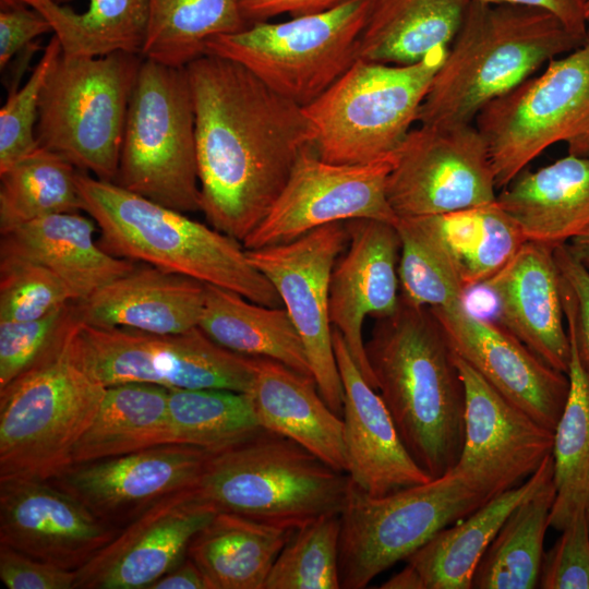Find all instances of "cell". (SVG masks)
Listing matches in <instances>:
<instances>
[{
    "instance_id": "obj_1",
    "label": "cell",
    "mask_w": 589,
    "mask_h": 589,
    "mask_svg": "<svg viewBox=\"0 0 589 589\" xmlns=\"http://www.w3.org/2000/svg\"><path fill=\"white\" fill-rule=\"evenodd\" d=\"M195 121L201 211L241 243L263 221L300 156L313 148L302 107L241 64L205 53L185 68Z\"/></svg>"
},
{
    "instance_id": "obj_2",
    "label": "cell",
    "mask_w": 589,
    "mask_h": 589,
    "mask_svg": "<svg viewBox=\"0 0 589 589\" xmlns=\"http://www.w3.org/2000/svg\"><path fill=\"white\" fill-rule=\"evenodd\" d=\"M365 352L377 392L410 456L432 479L450 471L465 441V385L447 335L428 306L400 298L375 318Z\"/></svg>"
},
{
    "instance_id": "obj_3",
    "label": "cell",
    "mask_w": 589,
    "mask_h": 589,
    "mask_svg": "<svg viewBox=\"0 0 589 589\" xmlns=\"http://www.w3.org/2000/svg\"><path fill=\"white\" fill-rule=\"evenodd\" d=\"M586 44L554 14L470 1L420 107L418 124L473 123L480 110Z\"/></svg>"
},
{
    "instance_id": "obj_4",
    "label": "cell",
    "mask_w": 589,
    "mask_h": 589,
    "mask_svg": "<svg viewBox=\"0 0 589 589\" xmlns=\"http://www.w3.org/2000/svg\"><path fill=\"white\" fill-rule=\"evenodd\" d=\"M77 187L83 212L96 221L99 244L108 253L235 291L259 304L283 305L237 239L87 172L79 171Z\"/></svg>"
},
{
    "instance_id": "obj_5",
    "label": "cell",
    "mask_w": 589,
    "mask_h": 589,
    "mask_svg": "<svg viewBox=\"0 0 589 589\" xmlns=\"http://www.w3.org/2000/svg\"><path fill=\"white\" fill-rule=\"evenodd\" d=\"M351 480L292 440L268 430L211 450L191 488L216 513L298 528L340 514Z\"/></svg>"
},
{
    "instance_id": "obj_6",
    "label": "cell",
    "mask_w": 589,
    "mask_h": 589,
    "mask_svg": "<svg viewBox=\"0 0 589 589\" xmlns=\"http://www.w3.org/2000/svg\"><path fill=\"white\" fill-rule=\"evenodd\" d=\"M447 48L410 64L359 59L317 99L302 107L313 151L333 164L393 157L412 125Z\"/></svg>"
},
{
    "instance_id": "obj_7",
    "label": "cell",
    "mask_w": 589,
    "mask_h": 589,
    "mask_svg": "<svg viewBox=\"0 0 589 589\" xmlns=\"http://www.w3.org/2000/svg\"><path fill=\"white\" fill-rule=\"evenodd\" d=\"M143 57L59 55L39 98L36 137L80 171L113 182L130 98Z\"/></svg>"
},
{
    "instance_id": "obj_8",
    "label": "cell",
    "mask_w": 589,
    "mask_h": 589,
    "mask_svg": "<svg viewBox=\"0 0 589 589\" xmlns=\"http://www.w3.org/2000/svg\"><path fill=\"white\" fill-rule=\"evenodd\" d=\"M113 182L185 214L201 211L194 107L184 68L143 58Z\"/></svg>"
},
{
    "instance_id": "obj_9",
    "label": "cell",
    "mask_w": 589,
    "mask_h": 589,
    "mask_svg": "<svg viewBox=\"0 0 589 589\" xmlns=\"http://www.w3.org/2000/svg\"><path fill=\"white\" fill-rule=\"evenodd\" d=\"M70 336L0 389V479L49 480L60 473L99 408L106 387L72 359Z\"/></svg>"
},
{
    "instance_id": "obj_10",
    "label": "cell",
    "mask_w": 589,
    "mask_h": 589,
    "mask_svg": "<svg viewBox=\"0 0 589 589\" xmlns=\"http://www.w3.org/2000/svg\"><path fill=\"white\" fill-rule=\"evenodd\" d=\"M491 500L453 469L428 482L372 496L352 482L340 513V588H365L377 575Z\"/></svg>"
},
{
    "instance_id": "obj_11",
    "label": "cell",
    "mask_w": 589,
    "mask_h": 589,
    "mask_svg": "<svg viewBox=\"0 0 589 589\" xmlns=\"http://www.w3.org/2000/svg\"><path fill=\"white\" fill-rule=\"evenodd\" d=\"M369 0H345L324 12L217 36L206 52L237 62L274 92L305 107L357 60Z\"/></svg>"
},
{
    "instance_id": "obj_12",
    "label": "cell",
    "mask_w": 589,
    "mask_h": 589,
    "mask_svg": "<svg viewBox=\"0 0 589 589\" xmlns=\"http://www.w3.org/2000/svg\"><path fill=\"white\" fill-rule=\"evenodd\" d=\"M473 124L488 144L497 189L555 143L589 155V43L490 101Z\"/></svg>"
},
{
    "instance_id": "obj_13",
    "label": "cell",
    "mask_w": 589,
    "mask_h": 589,
    "mask_svg": "<svg viewBox=\"0 0 589 589\" xmlns=\"http://www.w3.org/2000/svg\"><path fill=\"white\" fill-rule=\"evenodd\" d=\"M69 351L77 365L105 387L137 382L168 389L249 393L253 382L252 358L221 347L200 327L154 334L80 321L71 333Z\"/></svg>"
},
{
    "instance_id": "obj_14",
    "label": "cell",
    "mask_w": 589,
    "mask_h": 589,
    "mask_svg": "<svg viewBox=\"0 0 589 589\" xmlns=\"http://www.w3.org/2000/svg\"><path fill=\"white\" fill-rule=\"evenodd\" d=\"M497 190L488 144L473 123L412 128L395 154L386 188L398 218L491 204Z\"/></svg>"
},
{
    "instance_id": "obj_15",
    "label": "cell",
    "mask_w": 589,
    "mask_h": 589,
    "mask_svg": "<svg viewBox=\"0 0 589 589\" xmlns=\"http://www.w3.org/2000/svg\"><path fill=\"white\" fill-rule=\"evenodd\" d=\"M346 221L315 228L287 243L247 250L274 286L305 348L312 376L329 408L342 418L344 390L329 320V284L348 243Z\"/></svg>"
},
{
    "instance_id": "obj_16",
    "label": "cell",
    "mask_w": 589,
    "mask_h": 589,
    "mask_svg": "<svg viewBox=\"0 0 589 589\" xmlns=\"http://www.w3.org/2000/svg\"><path fill=\"white\" fill-rule=\"evenodd\" d=\"M394 157L369 164H333L312 147L299 156L290 177L256 229L242 242L247 250L290 242L324 225L375 219L397 225L387 199Z\"/></svg>"
},
{
    "instance_id": "obj_17",
    "label": "cell",
    "mask_w": 589,
    "mask_h": 589,
    "mask_svg": "<svg viewBox=\"0 0 589 589\" xmlns=\"http://www.w3.org/2000/svg\"><path fill=\"white\" fill-rule=\"evenodd\" d=\"M465 393V441L454 471L490 498L529 478L552 454L554 431L493 388L455 353Z\"/></svg>"
},
{
    "instance_id": "obj_18",
    "label": "cell",
    "mask_w": 589,
    "mask_h": 589,
    "mask_svg": "<svg viewBox=\"0 0 589 589\" xmlns=\"http://www.w3.org/2000/svg\"><path fill=\"white\" fill-rule=\"evenodd\" d=\"M211 450L164 444L73 464L49 479L104 524L121 530L167 496L192 488Z\"/></svg>"
},
{
    "instance_id": "obj_19",
    "label": "cell",
    "mask_w": 589,
    "mask_h": 589,
    "mask_svg": "<svg viewBox=\"0 0 589 589\" xmlns=\"http://www.w3.org/2000/svg\"><path fill=\"white\" fill-rule=\"evenodd\" d=\"M430 309L455 353L508 401L555 430L569 393L566 373L546 364L501 325L468 312L462 301Z\"/></svg>"
},
{
    "instance_id": "obj_20",
    "label": "cell",
    "mask_w": 589,
    "mask_h": 589,
    "mask_svg": "<svg viewBox=\"0 0 589 589\" xmlns=\"http://www.w3.org/2000/svg\"><path fill=\"white\" fill-rule=\"evenodd\" d=\"M119 531L49 480L0 479V544L79 570Z\"/></svg>"
},
{
    "instance_id": "obj_21",
    "label": "cell",
    "mask_w": 589,
    "mask_h": 589,
    "mask_svg": "<svg viewBox=\"0 0 589 589\" xmlns=\"http://www.w3.org/2000/svg\"><path fill=\"white\" fill-rule=\"evenodd\" d=\"M216 514L191 488L165 497L77 570L75 589H149L188 556L192 539Z\"/></svg>"
},
{
    "instance_id": "obj_22",
    "label": "cell",
    "mask_w": 589,
    "mask_h": 589,
    "mask_svg": "<svg viewBox=\"0 0 589 589\" xmlns=\"http://www.w3.org/2000/svg\"><path fill=\"white\" fill-rule=\"evenodd\" d=\"M346 225L348 243L330 276L329 320L364 378L377 390L362 328L368 316H388L399 305L400 236L397 226L386 221L352 219Z\"/></svg>"
},
{
    "instance_id": "obj_23",
    "label": "cell",
    "mask_w": 589,
    "mask_h": 589,
    "mask_svg": "<svg viewBox=\"0 0 589 589\" xmlns=\"http://www.w3.org/2000/svg\"><path fill=\"white\" fill-rule=\"evenodd\" d=\"M333 344L344 390L342 437L351 482L372 496H382L430 481L408 453L381 395L364 378L336 328Z\"/></svg>"
},
{
    "instance_id": "obj_24",
    "label": "cell",
    "mask_w": 589,
    "mask_h": 589,
    "mask_svg": "<svg viewBox=\"0 0 589 589\" xmlns=\"http://www.w3.org/2000/svg\"><path fill=\"white\" fill-rule=\"evenodd\" d=\"M554 249L527 240L501 271L482 284L494 294L497 324L546 364L567 374L570 341L563 323Z\"/></svg>"
},
{
    "instance_id": "obj_25",
    "label": "cell",
    "mask_w": 589,
    "mask_h": 589,
    "mask_svg": "<svg viewBox=\"0 0 589 589\" xmlns=\"http://www.w3.org/2000/svg\"><path fill=\"white\" fill-rule=\"evenodd\" d=\"M206 285L187 276L139 263L86 299L75 301L82 323L154 334L199 327Z\"/></svg>"
},
{
    "instance_id": "obj_26",
    "label": "cell",
    "mask_w": 589,
    "mask_h": 589,
    "mask_svg": "<svg viewBox=\"0 0 589 589\" xmlns=\"http://www.w3.org/2000/svg\"><path fill=\"white\" fill-rule=\"evenodd\" d=\"M251 358L253 382L248 394L259 425L346 472L342 418L323 399L314 378L269 358Z\"/></svg>"
},
{
    "instance_id": "obj_27",
    "label": "cell",
    "mask_w": 589,
    "mask_h": 589,
    "mask_svg": "<svg viewBox=\"0 0 589 589\" xmlns=\"http://www.w3.org/2000/svg\"><path fill=\"white\" fill-rule=\"evenodd\" d=\"M97 229L96 221L80 212L48 215L1 232L0 255H16L44 265L80 301L136 264L105 251L95 238Z\"/></svg>"
},
{
    "instance_id": "obj_28",
    "label": "cell",
    "mask_w": 589,
    "mask_h": 589,
    "mask_svg": "<svg viewBox=\"0 0 589 589\" xmlns=\"http://www.w3.org/2000/svg\"><path fill=\"white\" fill-rule=\"evenodd\" d=\"M526 239L552 248L589 226V155L567 156L537 170L524 169L496 196Z\"/></svg>"
},
{
    "instance_id": "obj_29",
    "label": "cell",
    "mask_w": 589,
    "mask_h": 589,
    "mask_svg": "<svg viewBox=\"0 0 589 589\" xmlns=\"http://www.w3.org/2000/svg\"><path fill=\"white\" fill-rule=\"evenodd\" d=\"M553 470L551 454L528 480L441 529L408 556L406 563L418 572L424 589H471L476 567L506 518L553 480Z\"/></svg>"
},
{
    "instance_id": "obj_30",
    "label": "cell",
    "mask_w": 589,
    "mask_h": 589,
    "mask_svg": "<svg viewBox=\"0 0 589 589\" xmlns=\"http://www.w3.org/2000/svg\"><path fill=\"white\" fill-rule=\"evenodd\" d=\"M469 0H369L359 37L358 58L410 64L448 48Z\"/></svg>"
},
{
    "instance_id": "obj_31",
    "label": "cell",
    "mask_w": 589,
    "mask_h": 589,
    "mask_svg": "<svg viewBox=\"0 0 589 589\" xmlns=\"http://www.w3.org/2000/svg\"><path fill=\"white\" fill-rule=\"evenodd\" d=\"M294 529L217 513L194 536L188 556L211 589H264L276 557Z\"/></svg>"
},
{
    "instance_id": "obj_32",
    "label": "cell",
    "mask_w": 589,
    "mask_h": 589,
    "mask_svg": "<svg viewBox=\"0 0 589 589\" xmlns=\"http://www.w3.org/2000/svg\"><path fill=\"white\" fill-rule=\"evenodd\" d=\"M199 327L230 351L269 358L313 377L302 339L285 308L259 304L235 291L206 285Z\"/></svg>"
},
{
    "instance_id": "obj_33",
    "label": "cell",
    "mask_w": 589,
    "mask_h": 589,
    "mask_svg": "<svg viewBox=\"0 0 589 589\" xmlns=\"http://www.w3.org/2000/svg\"><path fill=\"white\" fill-rule=\"evenodd\" d=\"M169 389L129 382L107 386L99 408L74 445L70 465L170 444Z\"/></svg>"
},
{
    "instance_id": "obj_34",
    "label": "cell",
    "mask_w": 589,
    "mask_h": 589,
    "mask_svg": "<svg viewBox=\"0 0 589 589\" xmlns=\"http://www.w3.org/2000/svg\"><path fill=\"white\" fill-rule=\"evenodd\" d=\"M414 219L440 242L466 289L495 275L527 241L496 201Z\"/></svg>"
},
{
    "instance_id": "obj_35",
    "label": "cell",
    "mask_w": 589,
    "mask_h": 589,
    "mask_svg": "<svg viewBox=\"0 0 589 589\" xmlns=\"http://www.w3.org/2000/svg\"><path fill=\"white\" fill-rule=\"evenodd\" d=\"M50 23L62 55L101 57L113 52L141 55L148 24V0H88L75 12L53 0H25Z\"/></svg>"
},
{
    "instance_id": "obj_36",
    "label": "cell",
    "mask_w": 589,
    "mask_h": 589,
    "mask_svg": "<svg viewBox=\"0 0 589 589\" xmlns=\"http://www.w3.org/2000/svg\"><path fill=\"white\" fill-rule=\"evenodd\" d=\"M555 494L552 480L510 513L479 561L471 589L539 586L544 537Z\"/></svg>"
},
{
    "instance_id": "obj_37",
    "label": "cell",
    "mask_w": 589,
    "mask_h": 589,
    "mask_svg": "<svg viewBox=\"0 0 589 589\" xmlns=\"http://www.w3.org/2000/svg\"><path fill=\"white\" fill-rule=\"evenodd\" d=\"M241 0H148V24L141 56L185 68L205 55L208 40L248 27Z\"/></svg>"
},
{
    "instance_id": "obj_38",
    "label": "cell",
    "mask_w": 589,
    "mask_h": 589,
    "mask_svg": "<svg viewBox=\"0 0 589 589\" xmlns=\"http://www.w3.org/2000/svg\"><path fill=\"white\" fill-rule=\"evenodd\" d=\"M570 341L569 393L554 430L555 500L550 527L562 531L578 512L589 518V370Z\"/></svg>"
},
{
    "instance_id": "obj_39",
    "label": "cell",
    "mask_w": 589,
    "mask_h": 589,
    "mask_svg": "<svg viewBox=\"0 0 589 589\" xmlns=\"http://www.w3.org/2000/svg\"><path fill=\"white\" fill-rule=\"evenodd\" d=\"M79 171L39 146L0 172V233L48 215L83 211Z\"/></svg>"
},
{
    "instance_id": "obj_40",
    "label": "cell",
    "mask_w": 589,
    "mask_h": 589,
    "mask_svg": "<svg viewBox=\"0 0 589 589\" xmlns=\"http://www.w3.org/2000/svg\"><path fill=\"white\" fill-rule=\"evenodd\" d=\"M168 426L171 443L207 450L262 429L248 393L220 388L169 389Z\"/></svg>"
},
{
    "instance_id": "obj_41",
    "label": "cell",
    "mask_w": 589,
    "mask_h": 589,
    "mask_svg": "<svg viewBox=\"0 0 589 589\" xmlns=\"http://www.w3.org/2000/svg\"><path fill=\"white\" fill-rule=\"evenodd\" d=\"M400 298L417 306L447 308L462 301L466 288L448 255L414 218H399Z\"/></svg>"
},
{
    "instance_id": "obj_42",
    "label": "cell",
    "mask_w": 589,
    "mask_h": 589,
    "mask_svg": "<svg viewBox=\"0 0 589 589\" xmlns=\"http://www.w3.org/2000/svg\"><path fill=\"white\" fill-rule=\"evenodd\" d=\"M340 514L296 528L276 557L264 589H339Z\"/></svg>"
},
{
    "instance_id": "obj_43",
    "label": "cell",
    "mask_w": 589,
    "mask_h": 589,
    "mask_svg": "<svg viewBox=\"0 0 589 589\" xmlns=\"http://www.w3.org/2000/svg\"><path fill=\"white\" fill-rule=\"evenodd\" d=\"M80 322L71 301L33 321H0V389L58 351Z\"/></svg>"
},
{
    "instance_id": "obj_44",
    "label": "cell",
    "mask_w": 589,
    "mask_h": 589,
    "mask_svg": "<svg viewBox=\"0 0 589 589\" xmlns=\"http://www.w3.org/2000/svg\"><path fill=\"white\" fill-rule=\"evenodd\" d=\"M75 301L49 268L16 255H0V321H33Z\"/></svg>"
},
{
    "instance_id": "obj_45",
    "label": "cell",
    "mask_w": 589,
    "mask_h": 589,
    "mask_svg": "<svg viewBox=\"0 0 589 589\" xmlns=\"http://www.w3.org/2000/svg\"><path fill=\"white\" fill-rule=\"evenodd\" d=\"M61 53L52 35L38 63L20 89L13 88L0 109V172L39 147L36 137L39 98L45 80Z\"/></svg>"
},
{
    "instance_id": "obj_46",
    "label": "cell",
    "mask_w": 589,
    "mask_h": 589,
    "mask_svg": "<svg viewBox=\"0 0 589 589\" xmlns=\"http://www.w3.org/2000/svg\"><path fill=\"white\" fill-rule=\"evenodd\" d=\"M544 552L539 586L542 589H589V518L578 512Z\"/></svg>"
},
{
    "instance_id": "obj_47",
    "label": "cell",
    "mask_w": 589,
    "mask_h": 589,
    "mask_svg": "<svg viewBox=\"0 0 589 589\" xmlns=\"http://www.w3.org/2000/svg\"><path fill=\"white\" fill-rule=\"evenodd\" d=\"M554 257L568 336L589 370V271L574 256L567 243L554 249Z\"/></svg>"
},
{
    "instance_id": "obj_48",
    "label": "cell",
    "mask_w": 589,
    "mask_h": 589,
    "mask_svg": "<svg viewBox=\"0 0 589 589\" xmlns=\"http://www.w3.org/2000/svg\"><path fill=\"white\" fill-rule=\"evenodd\" d=\"M77 570L37 560L0 544V579L8 589H75Z\"/></svg>"
},
{
    "instance_id": "obj_49",
    "label": "cell",
    "mask_w": 589,
    "mask_h": 589,
    "mask_svg": "<svg viewBox=\"0 0 589 589\" xmlns=\"http://www.w3.org/2000/svg\"><path fill=\"white\" fill-rule=\"evenodd\" d=\"M52 32L48 20L29 5L1 9L0 11V69L34 39Z\"/></svg>"
},
{
    "instance_id": "obj_50",
    "label": "cell",
    "mask_w": 589,
    "mask_h": 589,
    "mask_svg": "<svg viewBox=\"0 0 589 589\" xmlns=\"http://www.w3.org/2000/svg\"><path fill=\"white\" fill-rule=\"evenodd\" d=\"M345 0H241V12L251 25L272 17L289 14L292 17L329 10Z\"/></svg>"
},
{
    "instance_id": "obj_51",
    "label": "cell",
    "mask_w": 589,
    "mask_h": 589,
    "mask_svg": "<svg viewBox=\"0 0 589 589\" xmlns=\"http://www.w3.org/2000/svg\"><path fill=\"white\" fill-rule=\"evenodd\" d=\"M489 4H509L548 11L573 33L586 38L587 23L581 0H469Z\"/></svg>"
},
{
    "instance_id": "obj_52",
    "label": "cell",
    "mask_w": 589,
    "mask_h": 589,
    "mask_svg": "<svg viewBox=\"0 0 589 589\" xmlns=\"http://www.w3.org/2000/svg\"><path fill=\"white\" fill-rule=\"evenodd\" d=\"M149 589H211L194 562L187 556L170 572L157 579Z\"/></svg>"
},
{
    "instance_id": "obj_53",
    "label": "cell",
    "mask_w": 589,
    "mask_h": 589,
    "mask_svg": "<svg viewBox=\"0 0 589 589\" xmlns=\"http://www.w3.org/2000/svg\"><path fill=\"white\" fill-rule=\"evenodd\" d=\"M381 588L384 589H424L421 577L418 572L407 564L400 572L393 575Z\"/></svg>"
},
{
    "instance_id": "obj_54",
    "label": "cell",
    "mask_w": 589,
    "mask_h": 589,
    "mask_svg": "<svg viewBox=\"0 0 589 589\" xmlns=\"http://www.w3.org/2000/svg\"><path fill=\"white\" fill-rule=\"evenodd\" d=\"M574 256L589 271V226L567 243Z\"/></svg>"
},
{
    "instance_id": "obj_55",
    "label": "cell",
    "mask_w": 589,
    "mask_h": 589,
    "mask_svg": "<svg viewBox=\"0 0 589 589\" xmlns=\"http://www.w3.org/2000/svg\"><path fill=\"white\" fill-rule=\"evenodd\" d=\"M57 3L65 4L71 0H53ZM1 9L25 5V0H0Z\"/></svg>"
},
{
    "instance_id": "obj_56",
    "label": "cell",
    "mask_w": 589,
    "mask_h": 589,
    "mask_svg": "<svg viewBox=\"0 0 589 589\" xmlns=\"http://www.w3.org/2000/svg\"><path fill=\"white\" fill-rule=\"evenodd\" d=\"M585 15H586V23H587V34H586V43H589V0H581Z\"/></svg>"
}]
</instances>
